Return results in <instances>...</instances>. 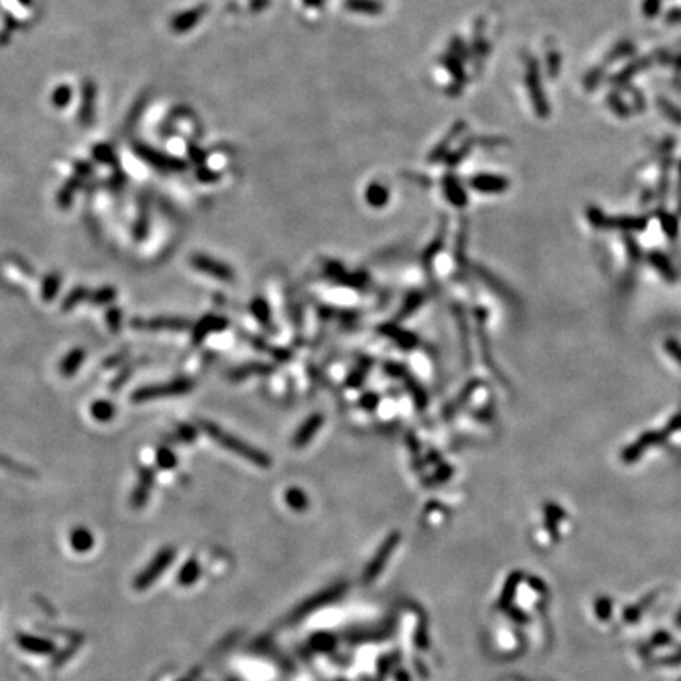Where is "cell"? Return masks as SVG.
Masks as SVG:
<instances>
[{
	"label": "cell",
	"mask_w": 681,
	"mask_h": 681,
	"mask_svg": "<svg viewBox=\"0 0 681 681\" xmlns=\"http://www.w3.org/2000/svg\"><path fill=\"white\" fill-rule=\"evenodd\" d=\"M363 402H365V404H363L365 407H367V408H372V407H376V406H377L379 399H377V396H374V394H367V396L365 397V399H363Z\"/></svg>",
	"instance_id": "cell-36"
},
{
	"label": "cell",
	"mask_w": 681,
	"mask_h": 681,
	"mask_svg": "<svg viewBox=\"0 0 681 681\" xmlns=\"http://www.w3.org/2000/svg\"><path fill=\"white\" fill-rule=\"evenodd\" d=\"M90 295H92V292L87 291L85 287H75L66 295V298L64 300V305H62V309L64 311L73 309L79 303H82L84 300H90Z\"/></svg>",
	"instance_id": "cell-24"
},
{
	"label": "cell",
	"mask_w": 681,
	"mask_h": 681,
	"mask_svg": "<svg viewBox=\"0 0 681 681\" xmlns=\"http://www.w3.org/2000/svg\"><path fill=\"white\" fill-rule=\"evenodd\" d=\"M251 312L262 325H270V308L264 298H254L251 302Z\"/></svg>",
	"instance_id": "cell-25"
},
{
	"label": "cell",
	"mask_w": 681,
	"mask_h": 681,
	"mask_svg": "<svg viewBox=\"0 0 681 681\" xmlns=\"http://www.w3.org/2000/svg\"><path fill=\"white\" fill-rule=\"evenodd\" d=\"M286 498H287V503L291 505L292 508H297V509L305 508L306 498L298 489H289L286 493Z\"/></svg>",
	"instance_id": "cell-30"
},
{
	"label": "cell",
	"mask_w": 681,
	"mask_h": 681,
	"mask_svg": "<svg viewBox=\"0 0 681 681\" xmlns=\"http://www.w3.org/2000/svg\"><path fill=\"white\" fill-rule=\"evenodd\" d=\"M648 259H650V264L653 265V269H655L657 273L664 278V280L671 281V282L675 281L677 275H675V270H673V266L671 264V260H669V257H666V255L660 251H653Z\"/></svg>",
	"instance_id": "cell-15"
},
{
	"label": "cell",
	"mask_w": 681,
	"mask_h": 681,
	"mask_svg": "<svg viewBox=\"0 0 681 681\" xmlns=\"http://www.w3.org/2000/svg\"><path fill=\"white\" fill-rule=\"evenodd\" d=\"M322 424H323V417L320 415V413H314V415H311L302 426H300V429L297 430V433H295L293 445L297 448H302V446L308 445L309 442L312 440V437L319 433Z\"/></svg>",
	"instance_id": "cell-11"
},
{
	"label": "cell",
	"mask_w": 681,
	"mask_h": 681,
	"mask_svg": "<svg viewBox=\"0 0 681 681\" xmlns=\"http://www.w3.org/2000/svg\"><path fill=\"white\" fill-rule=\"evenodd\" d=\"M383 333L388 334L390 338H393L402 349H412V347H415L417 343H418V339L413 336L412 333L399 330V328H396V327H385Z\"/></svg>",
	"instance_id": "cell-20"
},
{
	"label": "cell",
	"mask_w": 681,
	"mask_h": 681,
	"mask_svg": "<svg viewBox=\"0 0 681 681\" xmlns=\"http://www.w3.org/2000/svg\"><path fill=\"white\" fill-rule=\"evenodd\" d=\"M388 199H390V192H388L387 188H385L383 185L372 183V185L367 186V190H366V201H367V203L371 207L380 208V207L387 206Z\"/></svg>",
	"instance_id": "cell-18"
},
{
	"label": "cell",
	"mask_w": 681,
	"mask_h": 681,
	"mask_svg": "<svg viewBox=\"0 0 681 681\" xmlns=\"http://www.w3.org/2000/svg\"><path fill=\"white\" fill-rule=\"evenodd\" d=\"M194 387L191 379L181 377L177 380H170L167 383L149 385V387L138 388L131 394L133 402H145L150 399H158V397H170V396H181L190 393Z\"/></svg>",
	"instance_id": "cell-3"
},
{
	"label": "cell",
	"mask_w": 681,
	"mask_h": 681,
	"mask_svg": "<svg viewBox=\"0 0 681 681\" xmlns=\"http://www.w3.org/2000/svg\"><path fill=\"white\" fill-rule=\"evenodd\" d=\"M179 435H180L181 440H185V442H188V444H191V442L197 437V430L192 428V426L181 424L180 429H179Z\"/></svg>",
	"instance_id": "cell-33"
},
{
	"label": "cell",
	"mask_w": 681,
	"mask_h": 681,
	"mask_svg": "<svg viewBox=\"0 0 681 681\" xmlns=\"http://www.w3.org/2000/svg\"><path fill=\"white\" fill-rule=\"evenodd\" d=\"M445 194L450 199V202L456 207H462L467 203V194H465L464 190L459 186L456 180L446 179L445 180Z\"/></svg>",
	"instance_id": "cell-21"
},
{
	"label": "cell",
	"mask_w": 681,
	"mask_h": 681,
	"mask_svg": "<svg viewBox=\"0 0 681 681\" xmlns=\"http://www.w3.org/2000/svg\"><path fill=\"white\" fill-rule=\"evenodd\" d=\"M306 5H311V7H317V5L322 3V0H305Z\"/></svg>",
	"instance_id": "cell-38"
},
{
	"label": "cell",
	"mask_w": 681,
	"mask_h": 681,
	"mask_svg": "<svg viewBox=\"0 0 681 681\" xmlns=\"http://www.w3.org/2000/svg\"><path fill=\"white\" fill-rule=\"evenodd\" d=\"M85 358V354L82 349H73L70 354H68L64 360L60 361V374L65 377H70L73 374H76L81 367L82 361Z\"/></svg>",
	"instance_id": "cell-16"
},
{
	"label": "cell",
	"mask_w": 681,
	"mask_h": 681,
	"mask_svg": "<svg viewBox=\"0 0 681 681\" xmlns=\"http://www.w3.org/2000/svg\"><path fill=\"white\" fill-rule=\"evenodd\" d=\"M662 226H664V230H666L669 235H675V234H677V221H675L673 218L664 219L662 221Z\"/></svg>",
	"instance_id": "cell-35"
},
{
	"label": "cell",
	"mask_w": 681,
	"mask_h": 681,
	"mask_svg": "<svg viewBox=\"0 0 681 681\" xmlns=\"http://www.w3.org/2000/svg\"><path fill=\"white\" fill-rule=\"evenodd\" d=\"M680 179H681V166H680Z\"/></svg>",
	"instance_id": "cell-39"
},
{
	"label": "cell",
	"mask_w": 681,
	"mask_h": 681,
	"mask_svg": "<svg viewBox=\"0 0 681 681\" xmlns=\"http://www.w3.org/2000/svg\"><path fill=\"white\" fill-rule=\"evenodd\" d=\"M660 5H661L660 0H645L644 10H645L646 16H655V15H657V10H660Z\"/></svg>",
	"instance_id": "cell-34"
},
{
	"label": "cell",
	"mask_w": 681,
	"mask_h": 681,
	"mask_svg": "<svg viewBox=\"0 0 681 681\" xmlns=\"http://www.w3.org/2000/svg\"><path fill=\"white\" fill-rule=\"evenodd\" d=\"M153 481H155V472L152 469H142L139 473V484L136 486V489L131 496V505L133 508H142L149 500V493L153 486Z\"/></svg>",
	"instance_id": "cell-12"
},
{
	"label": "cell",
	"mask_w": 681,
	"mask_h": 681,
	"mask_svg": "<svg viewBox=\"0 0 681 681\" xmlns=\"http://www.w3.org/2000/svg\"><path fill=\"white\" fill-rule=\"evenodd\" d=\"M131 327L142 332H186L191 328V322L183 317H155V319H134L131 320Z\"/></svg>",
	"instance_id": "cell-6"
},
{
	"label": "cell",
	"mask_w": 681,
	"mask_h": 681,
	"mask_svg": "<svg viewBox=\"0 0 681 681\" xmlns=\"http://www.w3.org/2000/svg\"><path fill=\"white\" fill-rule=\"evenodd\" d=\"M227 327H229V320H227L226 317L208 314L203 317V319L199 320L194 328H192V340H194L196 344H199L202 343V339H206L208 334L224 332Z\"/></svg>",
	"instance_id": "cell-8"
},
{
	"label": "cell",
	"mask_w": 681,
	"mask_h": 681,
	"mask_svg": "<svg viewBox=\"0 0 681 681\" xmlns=\"http://www.w3.org/2000/svg\"><path fill=\"white\" fill-rule=\"evenodd\" d=\"M680 429H681V415H677L672 419L671 424H669L664 430H661V433H656V430H648V433L640 435L639 439L635 440V444L629 445L626 450L623 451V461L628 462V464H633L635 461H639V459L642 457V454L646 450H650V448H653V446L661 445L669 435H672L673 433H677V430H680Z\"/></svg>",
	"instance_id": "cell-2"
},
{
	"label": "cell",
	"mask_w": 681,
	"mask_h": 681,
	"mask_svg": "<svg viewBox=\"0 0 681 681\" xmlns=\"http://www.w3.org/2000/svg\"><path fill=\"white\" fill-rule=\"evenodd\" d=\"M345 7L363 15H377L382 10V5L376 0H347Z\"/></svg>",
	"instance_id": "cell-23"
},
{
	"label": "cell",
	"mask_w": 681,
	"mask_h": 681,
	"mask_svg": "<svg viewBox=\"0 0 681 681\" xmlns=\"http://www.w3.org/2000/svg\"><path fill=\"white\" fill-rule=\"evenodd\" d=\"M675 624H677V628L681 629V607H680V610L677 612V615H675Z\"/></svg>",
	"instance_id": "cell-37"
},
{
	"label": "cell",
	"mask_w": 681,
	"mask_h": 681,
	"mask_svg": "<svg viewBox=\"0 0 681 681\" xmlns=\"http://www.w3.org/2000/svg\"><path fill=\"white\" fill-rule=\"evenodd\" d=\"M664 345H666V350L669 352V355H671L678 365H681V344L677 343L675 339H667Z\"/></svg>",
	"instance_id": "cell-32"
},
{
	"label": "cell",
	"mask_w": 681,
	"mask_h": 681,
	"mask_svg": "<svg viewBox=\"0 0 681 681\" xmlns=\"http://www.w3.org/2000/svg\"><path fill=\"white\" fill-rule=\"evenodd\" d=\"M191 265L202 273L217 278L219 281L230 282L234 281V270L229 265H226L219 260L210 257L206 254H194L191 255Z\"/></svg>",
	"instance_id": "cell-7"
},
{
	"label": "cell",
	"mask_w": 681,
	"mask_h": 681,
	"mask_svg": "<svg viewBox=\"0 0 681 681\" xmlns=\"http://www.w3.org/2000/svg\"><path fill=\"white\" fill-rule=\"evenodd\" d=\"M175 557V550L174 547H164L158 552L149 565L144 568V571L140 574L136 576L134 579V588L136 590H145L152 587L158 579L161 577V574L167 571V568L174 561Z\"/></svg>",
	"instance_id": "cell-4"
},
{
	"label": "cell",
	"mask_w": 681,
	"mask_h": 681,
	"mask_svg": "<svg viewBox=\"0 0 681 681\" xmlns=\"http://www.w3.org/2000/svg\"><path fill=\"white\" fill-rule=\"evenodd\" d=\"M106 319H107V323H109L111 332L117 333L118 330H120V323H122V311L120 309L111 308L109 311H107Z\"/></svg>",
	"instance_id": "cell-31"
},
{
	"label": "cell",
	"mask_w": 681,
	"mask_h": 681,
	"mask_svg": "<svg viewBox=\"0 0 681 681\" xmlns=\"http://www.w3.org/2000/svg\"><path fill=\"white\" fill-rule=\"evenodd\" d=\"M199 426H201V429L203 430V433H206L208 437H212V439L217 442V444L226 448V450L235 453L237 456H240L243 459H246V461H249V462L259 465L260 469H269L270 467L271 459L269 457V454L260 451V450H257V448H254L251 445H248L246 442H243L242 439H238V437H235V435H232L229 433H224V430L221 429L219 426H217L212 421H208V419H201V421H199Z\"/></svg>",
	"instance_id": "cell-1"
},
{
	"label": "cell",
	"mask_w": 681,
	"mask_h": 681,
	"mask_svg": "<svg viewBox=\"0 0 681 681\" xmlns=\"http://www.w3.org/2000/svg\"><path fill=\"white\" fill-rule=\"evenodd\" d=\"M117 297V291L113 287H103L98 289V291L92 292L90 295V300H92L93 305H107L112 303Z\"/></svg>",
	"instance_id": "cell-28"
},
{
	"label": "cell",
	"mask_w": 681,
	"mask_h": 681,
	"mask_svg": "<svg viewBox=\"0 0 681 681\" xmlns=\"http://www.w3.org/2000/svg\"><path fill=\"white\" fill-rule=\"evenodd\" d=\"M588 219L593 226L599 229H614V230H645L646 219L640 217H621V218H607L598 208H588Z\"/></svg>",
	"instance_id": "cell-5"
},
{
	"label": "cell",
	"mask_w": 681,
	"mask_h": 681,
	"mask_svg": "<svg viewBox=\"0 0 681 681\" xmlns=\"http://www.w3.org/2000/svg\"><path fill=\"white\" fill-rule=\"evenodd\" d=\"M59 287H60V276L57 273L48 275L46 280L43 281V291H42V297L44 302H51V300L57 295V292H59Z\"/></svg>",
	"instance_id": "cell-26"
},
{
	"label": "cell",
	"mask_w": 681,
	"mask_h": 681,
	"mask_svg": "<svg viewBox=\"0 0 681 681\" xmlns=\"http://www.w3.org/2000/svg\"><path fill=\"white\" fill-rule=\"evenodd\" d=\"M509 185V181L500 177V175H491V174H481L476 175L472 180V188L475 191L486 192V194H497V192L507 191Z\"/></svg>",
	"instance_id": "cell-10"
},
{
	"label": "cell",
	"mask_w": 681,
	"mask_h": 681,
	"mask_svg": "<svg viewBox=\"0 0 681 681\" xmlns=\"http://www.w3.org/2000/svg\"><path fill=\"white\" fill-rule=\"evenodd\" d=\"M201 572L202 570L199 561L196 559H191L179 571V583L183 587H190L197 582V579L201 577Z\"/></svg>",
	"instance_id": "cell-17"
},
{
	"label": "cell",
	"mask_w": 681,
	"mask_h": 681,
	"mask_svg": "<svg viewBox=\"0 0 681 681\" xmlns=\"http://www.w3.org/2000/svg\"><path fill=\"white\" fill-rule=\"evenodd\" d=\"M156 464L163 470H172L177 465V456L169 448H160L156 453Z\"/></svg>",
	"instance_id": "cell-27"
},
{
	"label": "cell",
	"mask_w": 681,
	"mask_h": 681,
	"mask_svg": "<svg viewBox=\"0 0 681 681\" xmlns=\"http://www.w3.org/2000/svg\"><path fill=\"white\" fill-rule=\"evenodd\" d=\"M90 412H92V417L96 421H111L116 415V407H113L109 401H95L92 407H90Z\"/></svg>",
	"instance_id": "cell-22"
},
{
	"label": "cell",
	"mask_w": 681,
	"mask_h": 681,
	"mask_svg": "<svg viewBox=\"0 0 681 681\" xmlns=\"http://www.w3.org/2000/svg\"><path fill=\"white\" fill-rule=\"evenodd\" d=\"M270 371H271V367L269 365H264V363H249V365L232 369V371L229 372V377H230V380H243V379H246L248 376H251V374H265V372H270Z\"/></svg>",
	"instance_id": "cell-19"
},
{
	"label": "cell",
	"mask_w": 681,
	"mask_h": 681,
	"mask_svg": "<svg viewBox=\"0 0 681 681\" xmlns=\"http://www.w3.org/2000/svg\"><path fill=\"white\" fill-rule=\"evenodd\" d=\"M527 84H529V90L532 93L533 105H535V111L538 112L539 117H547L549 113V106L546 103V96H544L541 90V82H539L538 76V68L535 65V62H532L529 66V73H527Z\"/></svg>",
	"instance_id": "cell-9"
},
{
	"label": "cell",
	"mask_w": 681,
	"mask_h": 681,
	"mask_svg": "<svg viewBox=\"0 0 681 681\" xmlns=\"http://www.w3.org/2000/svg\"><path fill=\"white\" fill-rule=\"evenodd\" d=\"M421 303H423V295L410 293L407 297L404 306H402V309L399 312V317H408L412 314V312H415L419 306H421Z\"/></svg>",
	"instance_id": "cell-29"
},
{
	"label": "cell",
	"mask_w": 681,
	"mask_h": 681,
	"mask_svg": "<svg viewBox=\"0 0 681 681\" xmlns=\"http://www.w3.org/2000/svg\"><path fill=\"white\" fill-rule=\"evenodd\" d=\"M18 644L22 650L33 653V655H51L55 650V646L51 640L28 634L18 635Z\"/></svg>",
	"instance_id": "cell-13"
},
{
	"label": "cell",
	"mask_w": 681,
	"mask_h": 681,
	"mask_svg": "<svg viewBox=\"0 0 681 681\" xmlns=\"http://www.w3.org/2000/svg\"><path fill=\"white\" fill-rule=\"evenodd\" d=\"M70 544H71L73 550H76V552H79V554H85V552H89V550H92L93 544H95V539H93L92 533H90V530L84 529V527H78V529L71 532Z\"/></svg>",
	"instance_id": "cell-14"
}]
</instances>
